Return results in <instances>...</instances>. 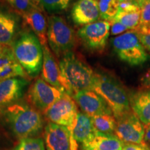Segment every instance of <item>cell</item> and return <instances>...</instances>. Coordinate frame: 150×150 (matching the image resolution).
<instances>
[{
    "instance_id": "cell-10",
    "label": "cell",
    "mask_w": 150,
    "mask_h": 150,
    "mask_svg": "<svg viewBox=\"0 0 150 150\" xmlns=\"http://www.w3.org/2000/svg\"><path fill=\"white\" fill-rule=\"evenodd\" d=\"M44 142L46 150H78L72 131L54 123L49 122L45 127Z\"/></svg>"
},
{
    "instance_id": "cell-18",
    "label": "cell",
    "mask_w": 150,
    "mask_h": 150,
    "mask_svg": "<svg viewBox=\"0 0 150 150\" xmlns=\"http://www.w3.org/2000/svg\"><path fill=\"white\" fill-rule=\"evenodd\" d=\"M131 110L143 125L150 124V90L131 93L129 95Z\"/></svg>"
},
{
    "instance_id": "cell-22",
    "label": "cell",
    "mask_w": 150,
    "mask_h": 150,
    "mask_svg": "<svg viewBox=\"0 0 150 150\" xmlns=\"http://www.w3.org/2000/svg\"><path fill=\"white\" fill-rule=\"evenodd\" d=\"M95 131L105 134H115L117 120L113 115L104 114L91 117Z\"/></svg>"
},
{
    "instance_id": "cell-6",
    "label": "cell",
    "mask_w": 150,
    "mask_h": 150,
    "mask_svg": "<svg viewBox=\"0 0 150 150\" xmlns=\"http://www.w3.org/2000/svg\"><path fill=\"white\" fill-rule=\"evenodd\" d=\"M74 30L61 16H52L48 20L47 41L52 52L61 58L72 51L76 38Z\"/></svg>"
},
{
    "instance_id": "cell-34",
    "label": "cell",
    "mask_w": 150,
    "mask_h": 150,
    "mask_svg": "<svg viewBox=\"0 0 150 150\" xmlns=\"http://www.w3.org/2000/svg\"><path fill=\"white\" fill-rule=\"evenodd\" d=\"M30 1H31V2L33 6H34L35 8H38V7L40 5L41 1H42V0H30Z\"/></svg>"
},
{
    "instance_id": "cell-26",
    "label": "cell",
    "mask_w": 150,
    "mask_h": 150,
    "mask_svg": "<svg viewBox=\"0 0 150 150\" xmlns=\"http://www.w3.org/2000/svg\"><path fill=\"white\" fill-rule=\"evenodd\" d=\"M138 4L139 5L140 8V20L139 27H147V26H149L150 0H139Z\"/></svg>"
},
{
    "instance_id": "cell-8",
    "label": "cell",
    "mask_w": 150,
    "mask_h": 150,
    "mask_svg": "<svg viewBox=\"0 0 150 150\" xmlns=\"http://www.w3.org/2000/svg\"><path fill=\"white\" fill-rule=\"evenodd\" d=\"M78 112L77 104L74 98L65 93L43 114L50 122L66 127L72 131Z\"/></svg>"
},
{
    "instance_id": "cell-27",
    "label": "cell",
    "mask_w": 150,
    "mask_h": 150,
    "mask_svg": "<svg viewBox=\"0 0 150 150\" xmlns=\"http://www.w3.org/2000/svg\"><path fill=\"white\" fill-rule=\"evenodd\" d=\"M18 13L23 15L31 8H35L30 0H5Z\"/></svg>"
},
{
    "instance_id": "cell-37",
    "label": "cell",
    "mask_w": 150,
    "mask_h": 150,
    "mask_svg": "<svg viewBox=\"0 0 150 150\" xmlns=\"http://www.w3.org/2000/svg\"><path fill=\"white\" fill-rule=\"evenodd\" d=\"M145 27V28H147L148 29H150V25L147 26V27Z\"/></svg>"
},
{
    "instance_id": "cell-36",
    "label": "cell",
    "mask_w": 150,
    "mask_h": 150,
    "mask_svg": "<svg viewBox=\"0 0 150 150\" xmlns=\"http://www.w3.org/2000/svg\"><path fill=\"white\" fill-rule=\"evenodd\" d=\"M7 46H5V45H1L0 44V55H1V53L4 52V50H5L6 47Z\"/></svg>"
},
{
    "instance_id": "cell-30",
    "label": "cell",
    "mask_w": 150,
    "mask_h": 150,
    "mask_svg": "<svg viewBox=\"0 0 150 150\" xmlns=\"http://www.w3.org/2000/svg\"><path fill=\"white\" fill-rule=\"evenodd\" d=\"M138 35L142 45L145 50L150 52V31L145 33H138Z\"/></svg>"
},
{
    "instance_id": "cell-24",
    "label": "cell",
    "mask_w": 150,
    "mask_h": 150,
    "mask_svg": "<svg viewBox=\"0 0 150 150\" xmlns=\"http://www.w3.org/2000/svg\"><path fill=\"white\" fill-rule=\"evenodd\" d=\"M13 150H46L45 142L39 137L24 138L20 142Z\"/></svg>"
},
{
    "instance_id": "cell-33",
    "label": "cell",
    "mask_w": 150,
    "mask_h": 150,
    "mask_svg": "<svg viewBox=\"0 0 150 150\" xmlns=\"http://www.w3.org/2000/svg\"><path fill=\"white\" fill-rule=\"evenodd\" d=\"M123 150H150L143 144H125Z\"/></svg>"
},
{
    "instance_id": "cell-32",
    "label": "cell",
    "mask_w": 150,
    "mask_h": 150,
    "mask_svg": "<svg viewBox=\"0 0 150 150\" xmlns=\"http://www.w3.org/2000/svg\"><path fill=\"white\" fill-rule=\"evenodd\" d=\"M144 129H145V134H144L142 144L150 149V124L145 125Z\"/></svg>"
},
{
    "instance_id": "cell-3",
    "label": "cell",
    "mask_w": 150,
    "mask_h": 150,
    "mask_svg": "<svg viewBox=\"0 0 150 150\" xmlns=\"http://www.w3.org/2000/svg\"><path fill=\"white\" fill-rule=\"evenodd\" d=\"M93 91L104 99L116 120L131 111L128 93L120 82L111 75L95 72Z\"/></svg>"
},
{
    "instance_id": "cell-7",
    "label": "cell",
    "mask_w": 150,
    "mask_h": 150,
    "mask_svg": "<svg viewBox=\"0 0 150 150\" xmlns=\"http://www.w3.org/2000/svg\"><path fill=\"white\" fill-rule=\"evenodd\" d=\"M65 93L66 92L63 90L54 87L41 77H38L30 86L27 97L28 102L33 108L44 113Z\"/></svg>"
},
{
    "instance_id": "cell-20",
    "label": "cell",
    "mask_w": 150,
    "mask_h": 150,
    "mask_svg": "<svg viewBox=\"0 0 150 150\" xmlns=\"http://www.w3.org/2000/svg\"><path fill=\"white\" fill-rule=\"evenodd\" d=\"M18 29V18L9 13L0 11V44L5 46L13 44Z\"/></svg>"
},
{
    "instance_id": "cell-1",
    "label": "cell",
    "mask_w": 150,
    "mask_h": 150,
    "mask_svg": "<svg viewBox=\"0 0 150 150\" xmlns=\"http://www.w3.org/2000/svg\"><path fill=\"white\" fill-rule=\"evenodd\" d=\"M9 129L18 139L35 137L43 128L41 112L31 105L18 102L1 112Z\"/></svg>"
},
{
    "instance_id": "cell-17",
    "label": "cell",
    "mask_w": 150,
    "mask_h": 150,
    "mask_svg": "<svg viewBox=\"0 0 150 150\" xmlns=\"http://www.w3.org/2000/svg\"><path fill=\"white\" fill-rule=\"evenodd\" d=\"M125 143L115 134L95 131L88 141L81 145V150H123Z\"/></svg>"
},
{
    "instance_id": "cell-35",
    "label": "cell",
    "mask_w": 150,
    "mask_h": 150,
    "mask_svg": "<svg viewBox=\"0 0 150 150\" xmlns=\"http://www.w3.org/2000/svg\"><path fill=\"white\" fill-rule=\"evenodd\" d=\"M120 2H134L138 3L139 0H118Z\"/></svg>"
},
{
    "instance_id": "cell-16",
    "label": "cell",
    "mask_w": 150,
    "mask_h": 150,
    "mask_svg": "<svg viewBox=\"0 0 150 150\" xmlns=\"http://www.w3.org/2000/svg\"><path fill=\"white\" fill-rule=\"evenodd\" d=\"M22 16L24 24L36 35L42 47L47 46L48 22L41 11L33 8Z\"/></svg>"
},
{
    "instance_id": "cell-14",
    "label": "cell",
    "mask_w": 150,
    "mask_h": 150,
    "mask_svg": "<svg viewBox=\"0 0 150 150\" xmlns=\"http://www.w3.org/2000/svg\"><path fill=\"white\" fill-rule=\"evenodd\" d=\"M71 17L73 22L79 26L99 21L101 18L98 1L97 0H77L72 8Z\"/></svg>"
},
{
    "instance_id": "cell-9",
    "label": "cell",
    "mask_w": 150,
    "mask_h": 150,
    "mask_svg": "<svg viewBox=\"0 0 150 150\" xmlns=\"http://www.w3.org/2000/svg\"><path fill=\"white\" fill-rule=\"evenodd\" d=\"M110 33V22L99 20L83 26L77 35L83 45L93 52H102L106 47Z\"/></svg>"
},
{
    "instance_id": "cell-11",
    "label": "cell",
    "mask_w": 150,
    "mask_h": 150,
    "mask_svg": "<svg viewBox=\"0 0 150 150\" xmlns=\"http://www.w3.org/2000/svg\"><path fill=\"white\" fill-rule=\"evenodd\" d=\"M117 120L115 135L125 144H142L145 129L132 110Z\"/></svg>"
},
{
    "instance_id": "cell-12",
    "label": "cell",
    "mask_w": 150,
    "mask_h": 150,
    "mask_svg": "<svg viewBox=\"0 0 150 150\" xmlns=\"http://www.w3.org/2000/svg\"><path fill=\"white\" fill-rule=\"evenodd\" d=\"M82 112L89 117L110 114L112 112L108 105L99 94L93 90H85L75 93L72 96Z\"/></svg>"
},
{
    "instance_id": "cell-2",
    "label": "cell",
    "mask_w": 150,
    "mask_h": 150,
    "mask_svg": "<svg viewBox=\"0 0 150 150\" xmlns=\"http://www.w3.org/2000/svg\"><path fill=\"white\" fill-rule=\"evenodd\" d=\"M59 66L64 89L71 96L79 91L93 90L95 72L72 52L62 56Z\"/></svg>"
},
{
    "instance_id": "cell-19",
    "label": "cell",
    "mask_w": 150,
    "mask_h": 150,
    "mask_svg": "<svg viewBox=\"0 0 150 150\" xmlns=\"http://www.w3.org/2000/svg\"><path fill=\"white\" fill-rule=\"evenodd\" d=\"M119 12L112 21L120 22L129 30H136L139 27L140 8L138 3L120 2Z\"/></svg>"
},
{
    "instance_id": "cell-13",
    "label": "cell",
    "mask_w": 150,
    "mask_h": 150,
    "mask_svg": "<svg viewBox=\"0 0 150 150\" xmlns=\"http://www.w3.org/2000/svg\"><path fill=\"white\" fill-rule=\"evenodd\" d=\"M29 80L16 77L0 81V113L23 96Z\"/></svg>"
},
{
    "instance_id": "cell-25",
    "label": "cell",
    "mask_w": 150,
    "mask_h": 150,
    "mask_svg": "<svg viewBox=\"0 0 150 150\" xmlns=\"http://www.w3.org/2000/svg\"><path fill=\"white\" fill-rule=\"evenodd\" d=\"M72 0H42V8L49 13H57L66 10Z\"/></svg>"
},
{
    "instance_id": "cell-23",
    "label": "cell",
    "mask_w": 150,
    "mask_h": 150,
    "mask_svg": "<svg viewBox=\"0 0 150 150\" xmlns=\"http://www.w3.org/2000/svg\"><path fill=\"white\" fill-rule=\"evenodd\" d=\"M98 4L100 18L106 21H112L119 12L118 0H99Z\"/></svg>"
},
{
    "instance_id": "cell-5",
    "label": "cell",
    "mask_w": 150,
    "mask_h": 150,
    "mask_svg": "<svg viewBox=\"0 0 150 150\" xmlns=\"http://www.w3.org/2000/svg\"><path fill=\"white\" fill-rule=\"evenodd\" d=\"M111 45L118 59L131 66H139L149 59L136 30H129L112 38Z\"/></svg>"
},
{
    "instance_id": "cell-29",
    "label": "cell",
    "mask_w": 150,
    "mask_h": 150,
    "mask_svg": "<svg viewBox=\"0 0 150 150\" xmlns=\"http://www.w3.org/2000/svg\"><path fill=\"white\" fill-rule=\"evenodd\" d=\"M110 34L112 35H120L122 33L129 31L128 28H127L123 24L120 22L115 21H110Z\"/></svg>"
},
{
    "instance_id": "cell-15",
    "label": "cell",
    "mask_w": 150,
    "mask_h": 150,
    "mask_svg": "<svg viewBox=\"0 0 150 150\" xmlns=\"http://www.w3.org/2000/svg\"><path fill=\"white\" fill-rule=\"evenodd\" d=\"M42 50L43 62L41 70V78L50 85L65 91L59 63L54 59L48 46L42 47Z\"/></svg>"
},
{
    "instance_id": "cell-31",
    "label": "cell",
    "mask_w": 150,
    "mask_h": 150,
    "mask_svg": "<svg viewBox=\"0 0 150 150\" xmlns=\"http://www.w3.org/2000/svg\"><path fill=\"white\" fill-rule=\"evenodd\" d=\"M140 83L142 88L147 90H150V68L140 79Z\"/></svg>"
},
{
    "instance_id": "cell-4",
    "label": "cell",
    "mask_w": 150,
    "mask_h": 150,
    "mask_svg": "<svg viewBox=\"0 0 150 150\" xmlns=\"http://www.w3.org/2000/svg\"><path fill=\"white\" fill-rule=\"evenodd\" d=\"M16 59L30 78L37 76L42 67L43 50L40 41L32 31H24L13 44Z\"/></svg>"
},
{
    "instance_id": "cell-21",
    "label": "cell",
    "mask_w": 150,
    "mask_h": 150,
    "mask_svg": "<svg viewBox=\"0 0 150 150\" xmlns=\"http://www.w3.org/2000/svg\"><path fill=\"white\" fill-rule=\"evenodd\" d=\"M72 134L78 143H85L91 139L95 134L91 117L85 113L79 112L73 125Z\"/></svg>"
},
{
    "instance_id": "cell-28",
    "label": "cell",
    "mask_w": 150,
    "mask_h": 150,
    "mask_svg": "<svg viewBox=\"0 0 150 150\" xmlns=\"http://www.w3.org/2000/svg\"><path fill=\"white\" fill-rule=\"evenodd\" d=\"M18 62L12 49L7 46L0 55V70Z\"/></svg>"
}]
</instances>
